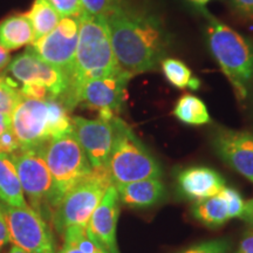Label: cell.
<instances>
[{
    "label": "cell",
    "instance_id": "6da1fadb",
    "mask_svg": "<svg viewBox=\"0 0 253 253\" xmlns=\"http://www.w3.org/2000/svg\"><path fill=\"white\" fill-rule=\"evenodd\" d=\"M116 61L135 75L155 71L170 47V34L162 19L144 8L121 5L106 15Z\"/></svg>",
    "mask_w": 253,
    "mask_h": 253
},
{
    "label": "cell",
    "instance_id": "7a4b0ae2",
    "mask_svg": "<svg viewBox=\"0 0 253 253\" xmlns=\"http://www.w3.org/2000/svg\"><path fill=\"white\" fill-rule=\"evenodd\" d=\"M199 11L208 21L207 39L211 55L229 80L237 99L244 101L253 80V45L205 8Z\"/></svg>",
    "mask_w": 253,
    "mask_h": 253
},
{
    "label": "cell",
    "instance_id": "3957f363",
    "mask_svg": "<svg viewBox=\"0 0 253 253\" xmlns=\"http://www.w3.org/2000/svg\"><path fill=\"white\" fill-rule=\"evenodd\" d=\"M79 20V41L68 89L84 81L109 77L122 71L114 54L106 18L84 12Z\"/></svg>",
    "mask_w": 253,
    "mask_h": 253
},
{
    "label": "cell",
    "instance_id": "277c9868",
    "mask_svg": "<svg viewBox=\"0 0 253 253\" xmlns=\"http://www.w3.org/2000/svg\"><path fill=\"white\" fill-rule=\"evenodd\" d=\"M42 155L52 176L53 213L65 195L93 171L74 132L50 138L42 148Z\"/></svg>",
    "mask_w": 253,
    "mask_h": 253
},
{
    "label": "cell",
    "instance_id": "5b68a950",
    "mask_svg": "<svg viewBox=\"0 0 253 253\" xmlns=\"http://www.w3.org/2000/svg\"><path fill=\"white\" fill-rule=\"evenodd\" d=\"M116 136L108 161L113 184H123L148 178H160L162 168L131 128L116 116Z\"/></svg>",
    "mask_w": 253,
    "mask_h": 253
},
{
    "label": "cell",
    "instance_id": "8992f818",
    "mask_svg": "<svg viewBox=\"0 0 253 253\" xmlns=\"http://www.w3.org/2000/svg\"><path fill=\"white\" fill-rule=\"evenodd\" d=\"M113 181L107 168L93 169L91 173L72 188L52 217V223L56 232L63 235L72 226L87 227L91 214L106 194Z\"/></svg>",
    "mask_w": 253,
    "mask_h": 253
},
{
    "label": "cell",
    "instance_id": "52a82bcc",
    "mask_svg": "<svg viewBox=\"0 0 253 253\" xmlns=\"http://www.w3.org/2000/svg\"><path fill=\"white\" fill-rule=\"evenodd\" d=\"M31 208L46 221H52L53 182L41 149H19L9 155Z\"/></svg>",
    "mask_w": 253,
    "mask_h": 253
},
{
    "label": "cell",
    "instance_id": "ba28073f",
    "mask_svg": "<svg viewBox=\"0 0 253 253\" xmlns=\"http://www.w3.org/2000/svg\"><path fill=\"white\" fill-rule=\"evenodd\" d=\"M132 75L125 71L94 80L82 82L69 88L59 99L67 109L82 104L88 109L99 113L112 112L116 115L125 103L126 86Z\"/></svg>",
    "mask_w": 253,
    "mask_h": 253
},
{
    "label": "cell",
    "instance_id": "9c48e42d",
    "mask_svg": "<svg viewBox=\"0 0 253 253\" xmlns=\"http://www.w3.org/2000/svg\"><path fill=\"white\" fill-rule=\"evenodd\" d=\"M11 242L27 253H56L54 238L47 221L31 207L1 204Z\"/></svg>",
    "mask_w": 253,
    "mask_h": 253
},
{
    "label": "cell",
    "instance_id": "30bf717a",
    "mask_svg": "<svg viewBox=\"0 0 253 253\" xmlns=\"http://www.w3.org/2000/svg\"><path fill=\"white\" fill-rule=\"evenodd\" d=\"M79 28V17H63L54 30L32 43V49L41 60L69 78L78 47Z\"/></svg>",
    "mask_w": 253,
    "mask_h": 253
},
{
    "label": "cell",
    "instance_id": "8fae6325",
    "mask_svg": "<svg viewBox=\"0 0 253 253\" xmlns=\"http://www.w3.org/2000/svg\"><path fill=\"white\" fill-rule=\"evenodd\" d=\"M12 131L21 149H41L50 140L47 100L23 97L11 115Z\"/></svg>",
    "mask_w": 253,
    "mask_h": 253
},
{
    "label": "cell",
    "instance_id": "7c38bea8",
    "mask_svg": "<svg viewBox=\"0 0 253 253\" xmlns=\"http://www.w3.org/2000/svg\"><path fill=\"white\" fill-rule=\"evenodd\" d=\"M115 118L89 120L75 116L72 119L73 132L86 153L93 169L108 167L116 136Z\"/></svg>",
    "mask_w": 253,
    "mask_h": 253
},
{
    "label": "cell",
    "instance_id": "4fadbf2b",
    "mask_svg": "<svg viewBox=\"0 0 253 253\" xmlns=\"http://www.w3.org/2000/svg\"><path fill=\"white\" fill-rule=\"evenodd\" d=\"M7 71L21 84H41L53 99H61L69 87V78L60 69L41 60L32 47L9 62Z\"/></svg>",
    "mask_w": 253,
    "mask_h": 253
},
{
    "label": "cell",
    "instance_id": "5bb4252c",
    "mask_svg": "<svg viewBox=\"0 0 253 253\" xmlns=\"http://www.w3.org/2000/svg\"><path fill=\"white\" fill-rule=\"evenodd\" d=\"M212 147L224 163L253 183V132L219 128Z\"/></svg>",
    "mask_w": 253,
    "mask_h": 253
},
{
    "label": "cell",
    "instance_id": "9a60e30c",
    "mask_svg": "<svg viewBox=\"0 0 253 253\" xmlns=\"http://www.w3.org/2000/svg\"><path fill=\"white\" fill-rule=\"evenodd\" d=\"M120 216V198L115 185H110L88 221L87 236L108 253H120L116 227Z\"/></svg>",
    "mask_w": 253,
    "mask_h": 253
},
{
    "label": "cell",
    "instance_id": "2e32d148",
    "mask_svg": "<svg viewBox=\"0 0 253 253\" xmlns=\"http://www.w3.org/2000/svg\"><path fill=\"white\" fill-rule=\"evenodd\" d=\"M225 179L216 170L208 167H190L177 175L179 196L189 201H202L219 194Z\"/></svg>",
    "mask_w": 253,
    "mask_h": 253
},
{
    "label": "cell",
    "instance_id": "e0dca14e",
    "mask_svg": "<svg viewBox=\"0 0 253 253\" xmlns=\"http://www.w3.org/2000/svg\"><path fill=\"white\" fill-rule=\"evenodd\" d=\"M120 202L134 209L150 208L166 196V188L160 178H148L123 184H114Z\"/></svg>",
    "mask_w": 253,
    "mask_h": 253
},
{
    "label": "cell",
    "instance_id": "ac0fdd59",
    "mask_svg": "<svg viewBox=\"0 0 253 253\" xmlns=\"http://www.w3.org/2000/svg\"><path fill=\"white\" fill-rule=\"evenodd\" d=\"M33 42V27L26 13L11 14L0 21V46L8 52Z\"/></svg>",
    "mask_w": 253,
    "mask_h": 253
},
{
    "label": "cell",
    "instance_id": "d6986e66",
    "mask_svg": "<svg viewBox=\"0 0 253 253\" xmlns=\"http://www.w3.org/2000/svg\"><path fill=\"white\" fill-rule=\"evenodd\" d=\"M0 201L9 207H27L18 173L7 154H0Z\"/></svg>",
    "mask_w": 253,
    "mask_h": 253
},
{
    "label": "cell",
    "instance_id": "ffe728a7",
    "mask_svg": "<svg viewBox=\"0 0 253 253\" xmlns=\"http://www.w3.org/2000/svg\"><path fill=\"white\" fill-rule=\"evenodd\" d=\"M26 14L33 27L34 41L54 30L62 18L49 0H34L30 12Z\"/></svg>",
    "mask_w": 253,
    "mask_h": 253
},
{
    "label": "cell",
    "instance_id": "44dd1931",
    "mask_svg": "<svg viewBox=\"0 0 253 253\" xmlns=\"http://www.w3.org/2000/svg\"><path fill=\"white\" fill-rule=\"evenodd\" d=\"M192 214L202 224L210 227H218L230 220L227 204L219 194L196 202Z\"/></svg>",
    "mask_w": 253,
    "mask_h": 253
},
{
    "label": "cell",
    "instance_id": "7402d4cb",
    "mask_svg": "<svg viewBox=\"0 0 253 253\" xmlns=\"http://www.w3.org/2000/svg\"><path fill=\"white\" fill-rule=\"evenodd\" d=\"M173 116L182 123L189 126H204L211 121L205 103L192 94H184L177 100Z\"/></svg>",
    "mask_w": 253,
    "mask_h": 253
},
{
    "label": "cell",
    "instance_id": "603a6c76",
    "mask_svg": "<svg viewBox=\"0 0 253 253\" xmlns=\"http://www.w3.org/2000/svg\"><path fill=\"white\" fill-rule=\"evenodd\" d=\"M163 75L173 87L178 89L197 90L201 87V81L192 75L191 69L181 60L173 58H164L161 62Z\"/></svg>",
    "mask_w": 253,
    "mask_h": 253
},
{
    "label": "cell",
    "instance_id": "cb8c5ba5",
    "mask_svg": "<svg viewBox=\"0 0 253 253\" xmlns=\"http://www.w3.org/2000/svg\"><path fill=\"white\" fill-rule=\"evenodd\" d=\"M49 114V136L50 138L59 137L73 131L72 119L69 118L68 109L58 99L47 100Z\"/></svg>",
    "mask_w": 253,
    "mask_h": 253
},
{
    "label": "cell",
    "instance_id": "d4e9b609",
    "mask_svg": "<svg viewBox=\"0 0 253 253\" xmlns=\"http://www.w3.org/2000/svg\"><path fill=\"white\" fill-rule=\"evenodd\" d=\"M21 99L23 95L18 84L4 73H0V113L12 115Z\"/></svg>",
    "mask_w": 253,
    "mask_h": 253
},
{
    "label": "cell",
    "instance_id": "484cf974",
    "mask_svg": "<svg viewBox=\"0 0 253 253\" xmlns=\"http://www.w3.org/2000/svg\"><path fill=\"white\" fill-rule=\"evenodd\" d=\"M63 242L69 243L78 248L82 253H101L103 249L95 244L89 237L87 236L86 227L72 226L63 232Z\"/></svg>",
    "mask_w": 253,
    "mask_h": 253
},
{
    "label": "cell",
    "instance_id": "4316f807",
    "mask_svg": "<svg viewBox=\"0 0 253 253\" xmlns=\"http://www.w3.org/2000/svg\"><path fill=\"white\" fill-rule=\"evenodd\" d=\"M219 195L225 199L227 209H229L230 219H232V218H240L245 208V201L243 199L242 195L236 189L229 188V186H224L219 192Z\"/></svg>",
    "mask_w": 253,
    "mask_h": 253
},
{
    "label": "cell",
    "instance_id": "83f0119b",
    "mask_svg": "<svg viewBox=\"0 0 253 253\" xmlns=\"http://www.w3.org/2000/svg\"><path fill=\"white\" fill-rule=\"evenodd\" d=\"M84 12L90 15H103L106 17L110 12L120 7L122 0H81Z\"/></svg>",
    "mask_w": 253,
    "mask_h": 253
},
{
    "label": "cell",
    "instance_id": "f1b7e54d",
    "mask_svg": "<svg viewBox=\"0 0 253 253\" xmlns=\"http://www.w3.org/2000/svg\"><path fill=\"white\" fill-rule=\"evenodd\" d=\"M230 249V240L223 238L201 243V244L191 246L181 253H227Z\"/></svg>",
    "mask_w": 253,
    "mask_h": 253
},
{
    "label": "cell",
    "instance_id": "f546056e",
    "mask_svg": "<svg viewBox=\"0 0 253 253\" xmlns=\"http://www.w3.org/2000/svg\"><path fill=\"white\" fill-rule=\"evenodd\" d=\"M61 17H80L84 13L81 0H49Z\"/></svg>",
    "mask_w": 253,
    "mask_h": 253
},
{
    "label": "cell",
    "instance_id": "4dcf8cb0",
    "mask_svg": "<svg viewBox=\"0 0 253 253\" xmlns=\"http://www.w3.org/2000/svg\"><path fill=\"white\" fill-rule=\"evenodd\" d=\"M20 93L23 95V97H27V99L42 101L53 99L49 90L46 87L41 86V84H21Z\"/></svg>",
    "mask_w": 253,
    "mask_h": 253
},
{
    "label": "cell",
    "instance_id": "1f68e13d",
    "mask_svg": "<svg viewBox=\"0 0 253 253\" xmlns=\"http://www.w3.org/2000/svg\"><path fill=\"white\" fill-rule=\"evenodd\" d=\"M20 149V143L15 137L12 128L0 136V154L11 155Z\"/></svg>",
    "mask_w": 253,
    "mask_h": 253
},
{
    "label": "cell",
    "instance_id": "d6a6232c",
    "mask_svg": "<svg viewBox=\"0 0 253 253\" xmlns=\"http://www.w3.org/2000/svg\"><path fill=\"white\" fill-rule=\"evenodd\" d=\"M233 11L242 18L253 20V0H229Z\"/></svg>",
    "mask_w": 253,
    "mask_h": 253
},
{
    "label": "cell",
    "instance_id": "836d02e7",
    "mask_svg": "<svg viewBox=\"0 0 253 253\" xmlns=\"http://www.w3.org/2000/svg\"><path fill=\"white\" fill-rule=\"evenodd\" d=\"M235 253H253V231L251 229L246 230Z\"/></svg>",
    "mask_w": 253,
    "mask_h": 253
},
{
    "label": "cell",
    "instance_id": "e575fe53",
    "mask_svg": "<svg viewBox=\"0 0 253 253\" xmlns=\"http://www.w3.org/2000/svg\"><path fill=\"white\" fill-rule=\"evenodd\" d=\"M9 242H11V237H9L7 223H6L4 212H2L1 209V204H0V251H1Z\"/></svg>",
    "mask_w": 253,
    "mask_h": 253
},
{
    "label": "cell",
    "instance_id": "d590c367",
    "mask_svg": "<svg viewBox=\"0 0 253 253\" xmlns=\"http://www.w3.org/2000/svg\"><path fill=\"white\" fill-rule=\"evenodd\" d=\"M240 219L244 220L249 225V229L253 231V198L245 202V208L243 214L240 216Z\"/></svg>",
    "mask_w": 253,
    "mask_h": 253
},
{
    "label": "cell",
    "instance_id": "8d00e7d4",
    "mask_svg": "<svg viewBox=\"0 0 253 253\" xmlns=\"http://www.w3.org/2000/svg\"><path fill=\"white\" fill-rule=\"evenodd\" d=\"M9 62H11L9 52L2 46H0V73H2V71H5L8 67Z\"/></svg>",
    "mask_w": 253,
    "mask_h": 253
},
{
    "label": "cell",
    "instance_id": "74e56055",
    "mask_svg": "<svg viewBox=\"0 0 253 253\" xmlns=\"http://www.w3.org/2000/svg\"><path fill=\"white\" fill-rule=\"evenodd\" d=\"M11 128H12L11 115L0 113V136L4 134L5 131L9 130Z\"/></svg>",
    "mask_w": 253,
    "mask_h": 253
},
{
    "label": "cell",
    "instance_id": "f35d334b",
    "mask_svg": "<svg viewBox=\"0 0 253 253\" xmlns=\"http://www.w3.org/2000/svg\"><path fill=\"white\" fill-rule=\"evenodd\" d=\"M59 253H82V252L78 248H75L74 245L63 242V245H62V248L60 249Z\"/></svg>",
    "mask_w": 253,
    "mask_h": 253
},
{
    "label": "cell",
    "instance_id": "ab89813d",
    "mask_svg": "<svg viewBox=\"0 0 253 253\" xmlns=\"http://www.w3.org/2000/svg\"><path fill=\"white\" fill-rule=\"evenodd\" d=\"M185 1H188L190 5H192L196 8L202 9V8H207V5L210 4L212 0H185Z\"/></svg>",
    "mask_w": 253,
    "mask_h": 253
},
{
    "label": "cell",
    "instance_id": "60d3db41",
    "mask_svg": "<svg viewBox=\"0 0 253 253\" xmlns=\"http://www.w3.org/2000/svg\"><path fill=\"white\" fill-rule=\"evenodd\" d=\"M7 253H27V252H25L23 249H20V248H18V246H12V249L9 250V251L7 252Z\"/></svg>",
    "mask_w": 253,
    "mask_h": 253
},
{
    "label": "cell",
    "instance_id": "b9f144b4",
    "mask_svg": "<svg viewBox=\"0 0 253 253\" xmlns=\"http://www.w3.org/2000/svg\"><path fill=\"white\" fill-rule=\"evenodd\" d=\"M101 253H108V252H107V251H104V250H103V251H102V252H101Z\"/></svg>",
    "mask_w": 253,
    "mask_h": 253
}]
</instances>
